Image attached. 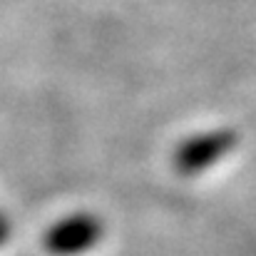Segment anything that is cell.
I'll return each instance as SVG.
<instances>
[{
  "mask_svg": "<svg viewBox=\"0 0 256 256\" xmlns=\"http://www.w3.org/2000/svg\"><path fill=\"white\" fill-rule=\"evenodd\" d=\"M100 236H102L100 219L80 214V216H72V219L62 222L50 234V246L60 254H80L90 246H94Z\"/></svg>",
  "mask_w": 256,
  "mask_h": 256,
  "instance_id": "cell-2",
  "label": "cell"
},
{
  "mask_svg": "<svg viewBox=\"0 0 256 256\" xmlns=\"http://www.w3.org/2000/svg\"><path fill=\"white\" fill-rule=\"evenodd\" d=\"M236 147V134L232 130H212L184 140L174 152V167L182 174H202L224 160Z\"/></svg>",
  "mask_w": 256,
  "mask_h": 256,
  "instance_id": "cell-1",
  "label": "cell"
}]
</instances>
